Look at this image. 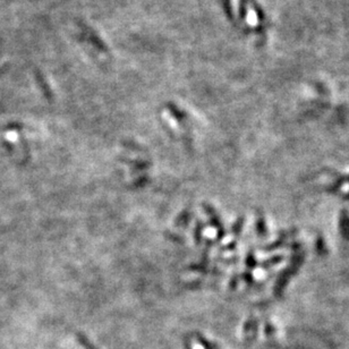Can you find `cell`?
Instances as JSON below:
<instances>
[{
  "label": "cell",
  "mask_w": 349,
  "mask_h": 349,
  "mask_svg": "<svg viewBox=\"0 0 349 349\" xmlns=\"http://www.w3.org/2000/svg\"><path fill=\"white\" fill-rule=\"evenodd\" d=\"M3 62H5V60H0V66H2Z\"/></svg>",
  "instance_id": "cell-1"
}]
</instances>
